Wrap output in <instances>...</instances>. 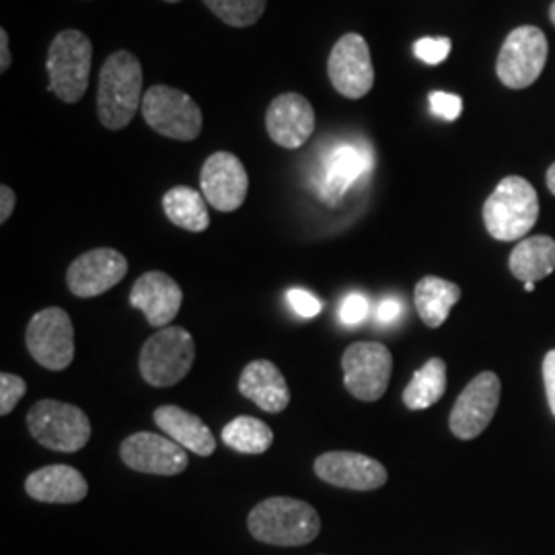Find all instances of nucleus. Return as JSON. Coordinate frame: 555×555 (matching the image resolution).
<instances>
[{
    "instance_id": "nucleus-20",
    "label": "nucleus",
    "mask_w": 555,
    "mask_h": 555,
    "mask_svg": "<svg viewBox=\"0 0 555 555\" xmlns=\"http://www.w3.org/2000/svg\"><path fill=\"white\" fill-rule=\"evenodd\" d=\"M238 391L268 414H280L291 403L288 383L270 360L249 362L238 377Z\"/></svg>"
},
{
    "instance_id": "nucleus-6",
    "label": "nucleus",
    "mask_w": 555,
    "mask_h": 555,
    "mask_svg": "<svg viewBox=\"0 0 555 555\" xmlns=\"http://www.w3.org/2000/svg\"><path fill=\"white\" fill-rule=\"evenodd\" d=\"M27 428L41 447L59 453H77L91 438L87 414L56 399H41L27 412Z\"/></svg>"
},
{
    "instance_id": "nucleus-37",
    "label": "nucleus",
    "mask_w": 555,
    "mask_h": 555,
    "mask_svg": "<svg viewBox=\"0 0 555 555\" xmlns=\"http://www.w3.org/2000/svg\"><path fill=\"white\" fill-rule=\"evenodd\" d=\"M11 66V50H9V34L2 27L0 29V73H7Z\"/></svg>"
},
{
    "instance_id": "nucleus-9",
    "label": "nucleus",
    "mask_w": 555,
    "mask_h": 555,
    "mask_svg": "<svg viewBox=\"0 0 555 555\" xmlns=\"http://www.w3.org/2000/svg\"><path fill=\"white\" fill-rule=\"evenodd\" d=\"M547 38L533 25L511 31L498 56V79L508 89H527L535 82L547 62Z\"/></svg>"
},
{
    "instance_id": "nucleus-24",
    "label": "nucleus",
    "mask_w": 555,
    "mask_h": 555,
    "mask_svg": "<svg viewBox=\"0 0 555 555\" xmlns=\"http://www.w3.org/2000/svg\"><path fill=\"white\" fill-rule=\"evenodd\" d=\"M461 298V288L444 278L426 276L416 284L417 315L428 327H440Z\"/></svg>"
},
{
    "instance_id": "nucleus-31",
    "label": "nucleus",
    "mask_w": 555,
    "mask_h": 555,
    "mask_svg": "<svg viewBox=\"0 0 555 555\" xmlns=\"http://www.w3.org/2000/svg\"><path fill=\"white\" fill-rule=\"evenodd\" d=\"M369 313H371L369 298L354 293V295H348L341 300L337 315H339V321L344 325H358V323H362L364 319L369 318Z\"/></svg>"
},
{
    "instance_id": "nucleus-14",
    "label": "nucleus",
    "mask_w": 555,
    "mask_h": 555,
    "mask_svg": "<svg viewBox=\"0 0 555 555\" xmlns=\"http://www.w3.org/2000/svg\"><path fill=\"white\" fill-rule=\"evenodd\" d=\"M199 185L206 202L220 212H235L247 198L249 176L233 153L210 155L199 173Z\"/></svg>"
},
{
    "instance_id": "nucleus-38",
    "label": "nucleus",
    "mask_w": 555,
    "mask_h": 555,
    "mask_svg": "<svg viewBox=\"0 0 555 555\" xmlns=\"http://www.w3.org/2000/svg\"><path fill=\"white\" fill-rule=\"evenodd\" d=\"M547 188H550V192L555 196V163L550 167V171H547Z\"/></svg>"
},
{
    "instance_id": "nucleus-36",
    "label": "nucleus",
    "mask_w": 555,
    "mask_h": 555,
    "mask_svg": "<svg viewBox=\"0 0 555 555\" xmlns=\"http://www.w3.org/2000/svg\"><path fill=\"white\" fill-rule=\"evenodd\" d=\"M15 192L9 185H0V222L4 224L7 220L11 219L13 210H15Z\"/></svg>"
},
{
    "instance_id": "nucleus-11",
    "label": "nucleus",
    "mask_w": 555,
    "mask_h": 555,
    "mask_svg": "<svg viewBox=\"0 0 555 555\" xmlns=\"http://www.w3.org/2000/svg\"><path fill=\"white\" fill-rule=\"evenodd\" d=\"M327 75L341 98H366L375 87V68L366 40L358 34H346L339 38L327 60Z\"/></svg>"
},
{
    "instance_id": "nucleus-40",
    "label": "nucleus",
    "mask_w": 555,
    "mask_h": 555,
    "mask_svg": "<svg viewBox=\"0 0 555 555\" xmlns=\"http://www.w3.org/2000/svg\"><path fill=\"white\" fill-rule=\"evenodd\" d=\"M550 17H552V23L555 25V2L552 4V9H550Z\"/></svg>"
},
{
    "instance_id": "nucleus-21",
    "label": "nucleus",
    "mask_w": 555,
    "mask_h": 555,
    "mask_svg": "<svg viewBox=\"0 0 555 555\" xmlns=\"http://www.w3.org/2000/svg\"><path fill=\"white\" fill-rule=\"evenodd\" d=\"M25 492L46 504H77L89 494V483L70 465H48L25 479Z\"/></svg>"
},
{
    "instance_id": "nucleus-29",
    "label": "nucleus",
    "mask_w": 555,
    "mask_h": 555,
    "mask_svg": "<svg viewBox=\"0 0 555 555\" xmlns=\"http://www.w3.org/2000/svg\"><path fill=\"white\" fill-rule=\"evenodd\" d=\"M25 391H27V385L23 378L11 373H2L0 375V416H9L17 408Z\"/></svg>"
},
{
    "instance_id": "nucleus-30",
    "label": "nucleus",
    "mask_w": 555,
    "mask_h": 555,
    "mask_svg": "<svg viewBox=\"0 0 555 555\" xmlns=\"http://www.w3.org/2000/svg\"><path fill=\"white\" fill-rule=\"evenodd\" d=\"M417 59L422 60L424 64L437 66L440 62L449 59L451 54V40L449 38H424L417 40L414 46Z\"/></svg>"
},
{
    "instance_id": "nucleus-17",
    "label": "nucleus",
    "mask_w": 555,
    "mask_h": 555,
    "mask_svg": "<svg viewBox=\"0 0 555 555\" xmlns=\"http://www.w3.org/2000/svg\"><path fill=\"white\" fill-rule=\"evenodd\" d=\"M266 130L278 146L300 149L315 132V109L298 93L278 95L268 107Z\"/></svg>"
},
{
    "instance_id": "nucleus-34",
    "label": "nucleus",
    "mask_w": 555,
    "mask_h": 555,
    "mask_svg": "<svg viewBox=\"0 0 555 555\" xmlns=\"http://www.w3.org/2000/svg\"><path fill=\"white\" fill-rule=\"evenodd\" d=\"M403 311H405V307H403V302L401 300H397V298H383L380 302L377 305V313H375V318H377L378 323H383V325H389V323H393L397 319L403 315Z\"/></svg>"
},
{
    "instance_id": "nucleus-10",
    "label": "nucleus",
    "mask_w": 555,
    "mask_h": 555,
    "mask_svg": "<svg viewBox=\"0 0 555 555\" xmlns=\"http://www.w3.org/2000/svg\"><path fill=\"white\" fill-rule=\"evenodd\" d=\"M25 341L31 358L48 371H64L75 360V327L70 315L59 307L31 318Z\"/></svg>"
},
{
    "instance_id": "nucleus-26",
    "label": "nucleus",
    "mask_w": 555,
    "mask_h": 555,
    "mask_svg": "<svg viewBox=\"0 0 555 555\" xmlns=\"http://www.w3.org/2000/svg\"><path fill=\"white\" fill-rule=\"evenodd\" d=\"M447 391V364L442 358H430L417 369L410 385L403 391V403L408 410L420 412L435 405Z\"/></svg>"
},
{
    "instance_id": "nucleus-4",
    "label": "nucleus",
    "mask_w": 555,
    "mask_h": 555,
    "mask_svg": "<svg viewBox=\"0 0 555 555\" xmlns=\"http://www.w3.org/2000/svg\"><path fill=\"white\" fill-rule=\"evenodd\" d=\"M93 46L79 29H64L50 43L46 70L50 91L64 103H79L91 77Z\"/></svg>"
},
{
    "instance_id": "nucleus-15",
    "label": "nucleus",
    "mask_w": 555,
    "mask_h": 555,
    "mask_svg": "<svg viewBox=\"0 0 555 555\" xmlns=\"http://www.w3.org/2000/svg\"><path fill=\"white\" fill-rule=\"evenodd\" d=\"M128 274V259L112 247L91 249L75 259L68 268V291L79 298L100 297L118 286Z\"/></svg>"
},
{
    "instance_id": "nucleus-25",
    "label": "nucleus",
    "mask_w": 555,
    "mask_h": 555,
    "mask_svg": "<svg viewBox=\"0 0 555 555\" xmlns=\"http://www.w3.org/2000/svg\"><path fill=\"white\" fill-rule=\"evenodd\" d=\"M163 210H165V217L183 231L202 233L210 227L206 198L194 188L178 185V188L169 190L163 196Z\"/></svg>"
},
{
    "instance_id": "nucleus-12",
    "label": "nucleus",
    "mask_w": 555,
    "mask_h": 555,
    "mask_svg": "<svg viewBox=\"0 0 555 555\" xmlns=\"http://www.w3.org/2000/svg\"><path fill=\"white\" fill-rule=\"evenodd\" d=\"M502 385L494 373H479L461 391L451 412V430L461 440L477 438L494 420Z\"/></svg>"
},
{
    "instance_id": "nucleus-22",
    "label": "nucleus",
    "mask_w": 555,
    "mask_h": 555,
    "mask_svg": "<svg viewBox=\"0 0 555 555\" xmlns=\"http://www.w3.org/2000/svg\"><path fill=\"white\" fill-rule=\"evenodd\" d=\"M160 430L176 440L179 447L198 456H210L217 451V438L196 414L178 405H160L153 414Z\"/></svg>"
},
{
    "instance_id": "nucleus-5",
    "label": "nucleus",
    "mask_w": 555,
    "mask_h": 555,
    "mask_svg": "<svg viewBox=\"0 0 555 555\" xmlns=\"http://www.w3.org/2000/svg\"><path fill=\"white\" fill-rule=\"evenodd\" d=\"M196 358L194 337L183 327H163L140 350V375L153 387H173L188 377Z\"/></svg>"
},
{
    "instance_id": "nucleus-28",
    "label": "nucleus",
    "mask_w": 555,
    "mask_h": 555,
    "mask_svg": "<svg viewBox=\"0 0 555 555\" xmlns=\"http://www.w3.org/2000/svg\"><path fill=\"white\" fill-rule=\"evenodd\" d=\"M202 2L222 23L231 27L256 25L268 7V0H202Z\"/></svg>"
},
{
    "instance_id": "nucleus-35",
    "label": "nucleus",
    "mask_w": 555,
    "mask_h": 555,
    "mask_svg": "<svg viewBox=\"0 0 555 555\" xmlns=\"http://www.w3.org/2000/svg\"><path fill=\"white\" fill-rule=\"evenodd\" d=\"M543 380H545V393L550 401V410L555 416V350L547 352L543 360Z\"/></svg>"
},
{
    "instance_id": "nucleus-1",
    "label": "nucleus",
    "mask_w": 555,
    "mask_h": 555,
    "mask_svg": "<svg viewBox=\"0 0 555 555\" xmlns=\"http://www.w3.org/2000/svg\"><path fill=\"white\" fill-rule=\"evenodd\" d=\"M247 529L254 539L276 547H300L321 533L319 513L297 498L274 496L261 500L247 516Z\"/></svg>"
},
{
    "instance_id": "nucleus-19",
    "label": "nucleus",
    "mask_w": 555,
    "mask_h": 555,
    "mask_svg": "<svg viewBox=\"0 0 555 555\" xmlns=\"http://www.w3.org/2000/svg\"><path fill=\"white\" fill-rule=\"evenodd\" d=\"M373 167L369 149L354 144H341L323 160V176L319 179V192L327 204H337L358 179L364 178Z\"/></svg>"
},
{
    "instance_id": "nucleus-32",
    "label": "nucleus",
    "mask_w": 555,
    "mask_h": 555,
    "mask_svg": "<svg viewBox=\"0 0 555 555\" xmlns=\"http://www.w3.org/2000/svg\"><path fill=\"white\" fill-rule=\"evenodd\" d=\"M286 298H288V305L293 307V311L297 313L298 318H318L321 309H323V302L315 295H311L309 291H302V288L288 291Z\"/></svg>"
},
{
    "instance_id": "nucleus-2",
    "label": "nucleus",
    "mask_w": 555,
    "mask_h": 555,
    "mask_svg": "<svg viewBox=\"0 0 555 555\" xmlns=\"http://www.w3.org/2000/svg\"><path fill=\"white\" fill-rule=\"evenodd\" d=\"M142 66L126 50L105 60L98 85V116L107 130H124L142 107Z\"/></svg>"
},
{
    "instance_id": "nucleus-33",
    "label": "nucleus",
    "mask_w": 555,
    "mask_h": 555,
    "mask_svg": "<svg viewBox=\"0 0 555 555\" xmlns=\"http://www.w3.org/2000/svg\"><path fill=\"white\" fill-rule=\"evenodd\" d=\"M430 107H433V112L437 114L438 118L455 121L463 112V101L453 93L435 91V93H430Z\"/></svg>"
},
{
    "instance_id": "nucleus-3",
    "label": "nucleus",
    "mask_w": 555,
    "mask_h": 555,
    "mask_svg": "<svg viewBox=\"0 0 555 555\" xmlns=\"http://www.w3.org/2000/svg\"><path fill=\"white\" fill-rule=\"evenodd\" d=\"M539 219L535 188L525 178L511 176L498 183L483 204V222L498 241H522Z\"/></svg>"
},
{
    "instance_id": "nucleus-8",
    "label": "nucleus",
    "mask_w": 555,
    "mask_h": 555,
    "mask_svg": "<svg viewBox=\"0 0 555 555\" xmlns=\"http://www.w3.org/2000/svg\"><path fill=\"white\" fill-rule=\"evenodd\" d=\"M344 385L360 401H378L389 387L393 357L378 341H357L341 357Z\"/></svg>"
},
{
    "instance_id": "nucleus-7",
    "label": "nucleus",
    "mask_w": 555,
    "mask_h": 555,
    "mask_svg": "<svg viewBox=\"0 0 555 555\" xmlns=\"http://www.w3.org/2000/svg\"><path fill=\"white\" fill-rule=\"evenodd\" d=\"M140 112L144 121L167 139L196 140L204 126L198 103L188 93L167 85L151 87L142 98Z\"/></svg>"
},
{
    "instance_id": "nucleus-18",
    "label": "nucleus",
    "mask_w": 555,
    "mask_h": 555,
    "mask_svg": "<svg viewBox=\"0 0 555 555\" xmlns=\"http://www.w3.org/2000/svg\"><path fill=\"white\" fill-rule=\"evenodd\" d=\"M183 293L178 282L165 272H146L134 282L130 291V305L146 315L153 327H169L178 318Z\"/></svg>"
},
{
    "instance_id": "nucleus-23",
    "label": "nucleus",
    "mask_w": 555,
    "mask_h": 555,
    "mask_svg": "<svg viewBox=\"0 0 555 555\" xmlns=\"http://www.w3.org/2000/svg\"><path fill=\"white\" fill-rule=\"evenodd\" d=\"M511 272L520 282H539L555 270V241L545 235L518 241L511 259Z\"/></svg>"
},
{
    "instance_id": "nucleus-13",
    "label": "nucleus",
    "mask_w": 555,
    "mask_h": 555,
    "mask_svg": "<svg viewBox=\"0 0 555 555\" xmlns=\"http://www.w3.org/2000/svg\"><path fill=\"white\" fill-rule=\"evenodd\" d=\"M119 456L139 474L171 477L188 469V451L176 440L155 433H137L126 438L119 447Z\"/></svg>"
},
{
    "instance_id": "nucleus-27",
    "label": "nucleus",
    "mask_w": 555,
    "mask_h": 555,
    "mask_svg": "<svg viewBox=\"0 0 555 555\" xmlns=\"http://www.w3.org/2000/svg\"><path fill=\"white\" fill-rule=\"evenodd\" d=\"M222 442L237 453L261 455L272 447L274 433L258 417L238 416L222 428Z\"/></svg>"
},
{
    "instance_id": "nucleus-16",
    "label": "nucleus",
    "mask_w": 555,
    "mask_h": 555,
    "mask_svg": "<svg viewBox=\"0 0 555 555\" xmlns=\"http://www.w3.org/2000/svg\"><path fill=\"white\" fill-rule=\"evenodd\" d=\"M315 476L336 488L371 492L387 483V469L373 456L332 451L315 459Z\"/></svg>"
},
{
    "instance_id": "nucleus-41",
    "label": "nucleus",
    "mask_w": 555,
    "mask_h": 555,
    "mask_svg": "<svg viewBox=\"0 0 555 555\" xmlns=\"http://www.w3.org/2000/svg\"><path fill=\"white\" fill-rule=\"evenodd\" d=\"M165 2H173L176 4V2H181V0H165Z\"/></svg>"
},
{
    "instance_id": "nucleus-39",
    "label": "nucleus",
    "mask_w": 555,
    "mask_h": 555,
    "mask_svg": "<svg viewBox=\"0 0 555 555\" xmlns=\"http://www.w3.org/2000/svg\"><path fill=\"white\" fill-rule=\"evenodd\" d=\"M525 291H527V293H533V291H535V282H525Z\"/></svg>"
}]
</instances>
